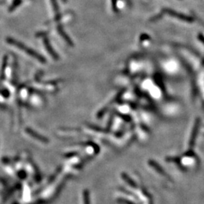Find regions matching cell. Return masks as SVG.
I'll return each mask as SVG.
<instances>
[{"label": "cell", "mask_w": 204, "mask_h": 204, "mask_svg": "<svg viewBox=\"0 0 204 204\" xmlns=\"http://www.w3.org/2000/svg\"><path fill=\"white\" fill-rule=\"evenodd\" d=\"M21 3H22V0H14L13 3H12V6H11L9 9H8V11H9V12H12V11L15 9V8H17L20 4H21Z\"/></svg>", "instance_id": "obj_4"}, {"label": "cell", "mask_w": 204, "mask_h": 204, "mask_svg": "<svg viewBox=\"0 0 204 204\" xmlns=\"http://www.w3.org/2000/svg\"><path fill=\"white\" fill-rule=\"evenodd\" d=\"M166 12H167V13H169V14H171V15L174 16V17H178V18H179V19H182V20H183V21H188V22H191V21H193V19L191 18V17H187V16L184 15V14L176 13V12H173V11H171V10H169V9H167V10H166Z\"/></svg>", "instance_id": "obj_2"}, {"label": "cell", "mask_w": 204, "mask_h": 204, "mask_svg": "<svg viewBox=\"0 0 204 204\" xmlns=\"http://www.w3.org/2000/svg\"><path fill=\"white\" fill-rule=\"evenodd\" d=\"M6 40H7V42H8V44L12 45V46L17 47L19 49L22 50V51L26 52L27 55L32 56V57H33L34 58L37 59V60L39 61H40V62H42V63L46 62V61H45V58L42 57V56L39 55L37 52L33 51V50L31 49L30 48H29V47L26 46L24 44H23L22 42H19V41L16 40V39H12V38H7Z\"/></svg>", "instance_id": "obj_1"}, {"label": "cell", "mask_w": 204, "mask_h": 204, "mask_svg": "<svg viewBox=\"0 0 204 204\" xmlns=\"http://www.w3.org/2000/svg\"><path fill=\"white\" fill-rule=\"evenodd\" d=\"M44 44H45V46H46L47 50H48V52H49L50 54H51V55L53 56L55 58H57V55H56L55 52L52 50V48H51V46H50V44H49V42H48V40L46 39H46H44Z\"/></svg>", "instance_id": "obj_3"}, {"label": "cell", "mask_w": 204, "mask_h": 204, "mask_svg": "<svg viewBox=\"0 0 204 204\" xmlns=\"http://www.w3.org/2000/svg\"><path fill=\"white\" fill-rule=\"evenodd\" d=\"M1 4H2V2H0V5Z\"/></svg>", "instance_id": "obj_5"}]
</instances>
